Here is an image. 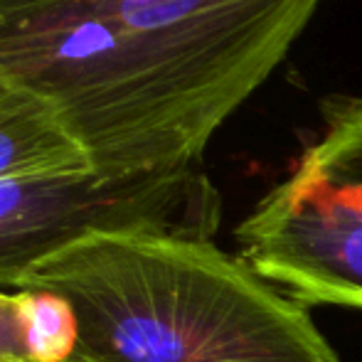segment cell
I'll return each instance as SVG.
<instances>
[{"mask_svg":"<svg viewBox=\"0 0 362 362\" xmlns=\"http://www.w3.org/2000/svg\"><path fill=\"white\" fill-rule=\"evenodd\" d=\"M320 0H0V74L62 116L101 177L202 168Z\"/></svg>","mask_w":362,"mask_h":362,"instance_id":"obj_1","label":"cell"},{"mask_svg":"<svg viewBox=\"0 0 362 362\" xmlns=\"http://www.w3.org/2000/svg\"><path fill=\"white\" fill-rule=\"evenodd\" d=\"M20 288L72 305L69 362H340L310 308L205 237L96 232L30 269Z\"/></svg>","mask_w":362,"mask_h":362,"instance_id":"obj_2","label":"cell"},{"mask_svg":"<svg viewBox=\"0 0 362 362\" xmlns=\"http://www.w3.org/2000/svg\"><path fill=\"white\" fill-rule=\"evenodd\" d=\"M320 134L234 229L239 257L288 298L362 310V94L318 104Z\"/></svg>","mask_w":362,"mask_h":362,"instance_id":"obj_3","label":"cell"},{"mask_svg":"<svg viewBox=\"0 0 362 362\" xmlns=\"http://www.w3.org/2000/svg\"><path fill=\"white\" fill-rule=\"evenodd\" d=\"M219 195L197 170L139 177L86 175L0 182V291L96 232H175L212 239Z\"/></svg>","mask_w":362,"mask_h":362,"instance_id":"obj_4","label":"cell"},{"mask_svg":"<svg viewBox=\"0 0 362 362\" xmlns=\"http://www.w3.org/2000/svg\"><path fill=\"white\" fill-rule=\"evenodd\" d=\"M89 156L37 91L0 74V182L86 175Z\"/></svg>","mask_w":362,"mask_h":362,"instance_id":"obj_5","label":"cell"},{"mask_svg":"<svg viewBox=\"0 0 362 362\" xmlns=\"http://www.w3.org/2000/svg\"><path fill=\"white\" fill-rule=\"evenodd\" d=\"M15 293L30 362H69L79 340L72 305L42 288H20Z\"/></svg>","mask_w":362,"mask_h":362,"instance_id":"obj_6","label":"cell"},{"mask_svg":"<svg viewBox=\"0 0 362 362\" xmlns=\"http://www.w3.org/2000/svg\"><path fill=\"white\" fill-rule=\"evenodd\" d=\"M0 362H30L18 293L0 291Z\"/></svg>","mask_w":362,"mask_h":362,"instance_id":"obj_7","label":"cell"}]
</instances>
